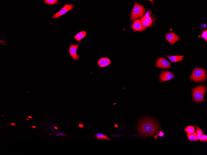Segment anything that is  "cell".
I'll return each mask as SVG.
<instances>
[{
    "label": "cell",
    "mask_w": 207,
    "mask_h": 155,
    "mask_svg": "<svg viewBox=\"0 0 207 155\" xmlns=\"http://www.w3.org/2000/svg\"><path fill=\"white\" fill-rule=\"evenodd\" d=\"M44 3L49 5L53 6L55 4H58V0H44Z\"/></svg>",
    "instance_id": "e0dca14e"
},
{
    "label": "cell",
    "mask_w": 207,
    "mask_h": 155,
    "mask_svg": "<svg viewBox=\"0 0 207 155\" xmlns=\"http://www.w3.org/2000/svg\"><path fill=\"white\" fill-rule=\"evenodd\" d=\"M206 92L207 88L204 84L198 85L192 88V96L194 102L198 103L205 101L204 96Z\"/></svg>",
    "instance_id": "7a4b0ae2"
},
{
    "label": "cell",
    "mask_w": 207,
    "mask_h": 155,
    "mask_svg": "<svg viewBox=\"0 0 207 155\" xmlns=\"http://www.w3.org/2000/svg\"><path fill=\"white\" fill-rule=\"evenodd\" d=\"M75 7V5L71 4H65L62 9L52 15V19H58L59 17L66 13L69 11L73 10Z\"/></svg>",
    "instance_id": "5b68a950"
},
{
    "label": "cell",
    "mask_w": 207,
    "mask_h": 155,
    "mask_svg": "<svg viewBox=\"0 0 207 155\" xmlns=\"http://www.w3.org/2000/svg\"><path fill=\"white\" fill-rule=\"evenodd\" d=\"M159 127L157 123L153 119H145L141 121L138 125L137 130L141 135L152 136L158 131Z\"/></svg>",
    "instance_id": "6da1fadb"
},
{
    "label": "cell",
    "mask_w": 207,
    "mask_h": 155,
    "mask_svg": "<svg viewBox=\"0 0 207 155\" xmlns=\"http://www.w3.org/2000/svg\"><path fill=\"white\" fill-rule=\"evenodd\" d=\"M87 33L85 31H81L77 33L73 37V38L77 41H81L82 39L85 37Z\"/></svg>",
    "instance_id": "4fadbf2b"
},
{
    "label": "cell",
    "mask_w": 207,
    "mask_h": 155,
    "mask_svg": "<svg viewBox=\"0 0 207 155\" xmlns=\"http://www.w3.org/2000/svg\"><path fill=\"white\" fill-rule=\"evenodd\" d=\"M196 128L197 130V140L199 139L200 137L203 133V131L198 126H196Z\"/></svg>",
    "instance_id": "ac0fdd59"
},
{
    "label": "cell",
    "mask_w": 207,
    "mask_h": 155,
    "mask_svg": "<svg viewBox=\"0 0 207 155\" xmlns=\"http://www.w3.org/2000/svg\"><path fill=\"white\" fill-rule=\"evenodd\" d=\"M200 142H207V136L206 135H202L200 137L199 139Z\"/></svg>",
    "instance_id": "ffe728a7"
},
{
    "label": "cell",
    "mask_w": 207,
    "mask_h": 155,
    "mask_svg": "<svg viewBox=\"0 0 207 155\" xmlns=\"http://www.w3.org/2000/svg\"><path fill=\"white\" fill-rule=\"evenodd\" d=\"M140 20L143 26L144 27L147 28L148 27L150 26L152 24H151L143 19L142 18L140 19Z\"/></svg>",
    "instance_id": "d6986e66"
},
{
    "label": "cell",
    "mask_w": 207,
    "mask_h": 155,
    "mask_svg": "<svg viewBox=\"0 0 207 155\" xmlns=\"http://www.w3.org/2000/svg\"><path fill=\"white\" fill-rule=\"evenodd\" d=\"M111 64L110 59L107 57H103L101 58L97 62V64L99 67L105 68Z\"/></svg>",
    "instance_id": "8fae6325"
},
{
    "label": "cell",
    "mask_w": 207,
    "mask_h": 155,
    "mask_svg": "<svg viewBox=\"0 0 207 155\" xmlns=\"http://www.w3.org/2000/svg\"><path fill=\"white\" fill-rule=\"evenodd\" d=\"M175 78V75L168 70H163L160 73L159 80L161 82L170 80Z\"/></svg>",
    "instance_id": "52a82bcc"
},
{
    "label": "cell",
    "mask_w": 207,
    "mask_h": 155,
    "mask_svg": "<svg viewBox=\"0 0 207 155\" xmlns=\"http://www.w3.org/2000/svg\"><path fill=\"white\" fill-rule=\"evenodd\" d=\"M146 9L143 6L138 4L135 1L131 14V22L143 16Z\"/></svg>",
    "instance_id": "277c9868"
},
{
    "label": "cell",
    "mask_w": 207,
    "mask_h": 155,
    "mask_svg": "<svg viewBox=\"0 0 207 155\" xmlns=\"http://www.w3.org/2000/svg\"><path fill=\"white\" fill-rule=\"evenodd\" d=\"M171 63H170L168 61L163 57H160L156 61L155 64L156 67L163 69H168L171 68Z\"/></svg>",
    "instance_id": "8992f818"
},
{
    "label": "cell",
    "mask_w": 207,
    "mask_h": 155,
    "mask_svg": "<svg viewBox=\"0 0 207 155\" xmlns=\"http://www.w3.org/2000/svg\"><path fill=\"white\" fill-rule=\"evenodd\" d=\"M206 24H203L201 25L200 29L202 30H204L206 28Z\"/></svg>",
    "instance_id": "484cf974"
},
{
    "label": "cell",
    "mask_w": 207,
    "mask_h": 155,
    "mask_svg": "<svg viewBox=\"0 0 207 155\" xmlns=\"http://www.w3.org/2000/svg\"><path fill=\"white\" fill-rule=\"evenodd\" d=\"M131 28L135 32L143 31L146 29L142 25L140 20H136L134 21L131 26Z\"/></svg>",
    "instance_id": "30bf717a"
},
{
    "label": "cell",
    "mask_w": 207,
    "mask_h": 155,
    "mask_svg": "<svg viewBox=\"0 0 207 155\" xmlns=\"http://www.w3.org/2000/svg\"><path fill=\"white\" fill-rule=\"evenodd\" d=\"M152 13V11L151 10H149L146 13L145 15L144 16L146 17H150V15Z\"/></svg>",
    "instance_id": "d4e9b609"
},
{
    "label": "cell",
    "mask_w": 207,
    "mask_h": 155,
    "mask_svg": "<svg viewBox=\"0 0 207 155\" xmlns=\"http://www.w3.org/2000/svg\"><path fill=\"white\" fill-rule=\"evenodd\" d=\"M78 126L80 128H83V125L82 123L79 124H78Z\"/></svg>",
    "instance_id": "4316f807"
},
{
    "label": "cell",
    "mask_w": 207,
    "mask_h": 155,
    "mask_svg": "<svg viewBox=\"0 0 207 155\" xmlns=\"http://www.w3.org/2000/svg\"><path fill=\"white\" fill-rule=\"evenodd\" d=\"M190 81H194L198 83L203 82L207 79V73L204 69L195 68L189 76Z\"/></svg>",
    "instance_id": "3957f363"
},
{
    "label": "cell",
    "mask_w": 207,
    "mask_h": 155,
    "mask_svg": "<svg viewBox=\"0 0 207 155\" xmlns=\"http://www.w3.org/2000/svg\"><path fill=\"white\" fill-rule=\"evenodd\" d=\"M79 47V45L77 44L76 45L72 44L69 47V52L70 56L72 57L74 60H78L79 59V57L77 54V50Z\"/></svg>",
    "instance_id": "ba28073f"
},
{
    "label": "cell",
    "mask_w": 207,
    "mask_h": 155,
    "mask_svg": "<svg viewBox=\"0 0 207 155\" xmlns=\"http://www.w3.org/2000/svg\"><path fill=\"white\" fill-rule=\"evenodd\" d=\"M202 38H203V39H204L206 41V42H207V30H205L204 31H203V33H202Z\"/></svg>",
    "instance_id": "7402d4cb"
},
{
    "label": "cell",
    "mask_w": 207,
    "mask_h": 155,
    "mask_svg": "<svg viewBox=\"0 0 207 155\" xmlns=\"http://www.w3.org/2000/svg\"><path fill=\"white\" fill-rule=\"evenodd\" d=\"M185 55H173L166 56L167 58L171 61L172 63H176V62L183 61V59Z\"/></svg>",
    "instance_id": "7c38bea8"
},
{
    "label": "cell",
    "mask_w": 207,
    "mask_h": 155,
    "mask_svg": "<svg viewBox=\"0 0 207 155\" xmlns=\"http://www.w3.org/2000/svg\"><path fill=\"white\" fill-rule=\"evenodd\" d=\"M56 135L57 136H67V135L63 132H60L56 134Z\"/></svg>",
    "instance_id": "cb8c5ba5"
},
{
    "label": "cell",
    "mask_w": 207,
    "mask_h": 155,
    "mask_svg": "<svg viewBox=\"0 0 207 155\" xmlns=\"http://www.w3.org/2000/svg\"><path fill=\"white\" fill-rule=\"evenodd\" d=\"M165 39L172 45H174L177 41L181 40V38L178 36L174 32L167 33Z\"/></svg>",
    "instance_id": "9c48e42d"
},
{
    "label": "cell",
    "mask_w": 207,
    "mask_h": 155,
    "mask_svg": "<svg viewBox=\"0 0 207 155\" xmlns=\"http://www.w3.org/2000/svg\"><path fill=\"white\" fill-rule=\"evenodd\" d=\"M187 135L188 138L189 142H197L198 141L197 140L196 132H194L193 133L191 134H187Z\"/></svg>",
    "instance_id": "9a60e30c"
},
{
    "label": "cell",
    "mask_w": 207,
    "mask_h": 155,
    "mask_svg": "<svg viewBox=\"0 0 207 155\" xmlns=\"http://www.w3.org/2000/svg\"><path fill=\"white\" fill-rule=\"evenodd\" d=\"M184 130L185 131L187 134H191L195 132V129L194 126L189 125L187 127L184 129Z\"/></svg>",
    "instance_id": "2e32d148"
},
{
    "label": "cell",
    "mask_w": 207,
    "mask_h": 155,
    "mask_svg": "<svg viewBox=\"0 0 207 155\" xmlns=\"http://www.w3.org/2000/svg\"><path fill=\"white\" fill-rule=\"evenodd\" d=\"M164 133L162 131H160L158 135H155V139H157V137H163L164 135Z\"/></svg>",
    "instance_id": "603a6c76"
},
{
    "label": "cell",
    "mask_w": 207,
    "mask_h": 155,
    "mask_svg": "<svg viewBox=\"0 0 207 155\" xmlns=\"http://www.w3.org/2000/svg\"><path fill=\"white\" fill-rule=\"evenodd\" d=\"M142 18L144 20H145L146 21L148 22L149 23L152 24L153 21H152V18L150 17H146L144 16Z\"/></svg>",
    "instance_id": "44dd1931"
},
{
    "label": "cell",
    "mask_w": 207,
    "mask_h": 155,
    "mask_svg": "<svg viewBox=\"0 0 207 155\" xmlns=\"http://www.w3.org/2000/svg\"><path fill=\"white\" fill-rule=\"evenodd\" d=\"M94 136L97 138V140H110L111 139L109 138L106 135L102 133H98L96 134Z\"/></svg>",
    "instance_id": "5bb4252c"
}]
</instances>
